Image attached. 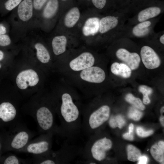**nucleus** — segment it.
<instances>
[{
  "label": "nucleus",
  "mask_w": 164,
  "mask_h": 164,
  "mask_svg": "<svg viewBox=\"0 0 164 164\" xmlns=\"http://www.w3.org/2000/svg\"><path fill=\"white\" fill-rule=\"evenodd\" d=\"M61 100L60 113L63 119L69 123L76 121L79 117V111L71 95L68 93L63 94Z\"/></svg>",
  "instance_id": "1"
},
{
  "label": "nucleus",
  "mask_w": 164,
  "mask_h": 164,
  "mask_svg": "<svg viewBox=\"0 0 164 164\" xmlns=\"http://www.w3.org/2000/svg\"><path fill=\"white\" fill-rule=\"evenodd\" d=\"M110 108L107 105H103L90 115L88 123L90 127L94 129L99 127L109 118Z\"/></svg>",
  "instance_id": "2"
},
{
  "label": "nucleus",
  "mask_w": 164,
  "mask_h": 164,
  "mask_svg": "<svg viewBox=\"0 0 164 164\" xmlns=\"http://www.w3.org/2000/svg\"><path fill=\"white\" fill-rule=\"evenodd\" d=\"M39 81V77L36 72L32 69L23 70L17 76L16 82L20 89H26L28 86L36 85Z\"/></svg>",
  "instance_id": "3"
},
{
  "label": "nucleus",
  "mask_w": 164,
  "mask_h": 164,
  "mask_svg": "<svg viewBox=\"0 0 164 164\" xmlns=\"http://www.w3.org/2000/svg\"><path fill=\"white\" fill-rule=\"evenodd\" d=\"M140 54L142 62L147 68L153 69L160 66V59L151 47L146 46H143L141 49Z\"/></svg>",
  "instance_id": "4"
},
{
  "label": "nucleus",
  "mask_w": 164,
  "mask_h": 164,
  "mask_svg": "<svg viewBox=\"0 0 164 164\" xmlns=\"http://www.w3.org/2000/svg\"><path fill=\"white\" fill-rule=\"evenodd\" d=\"M80 77L85 81L100 83L104 80L106 75L104 70L100 67L92 66L81 70Z\"/></svg>",
  "instance_id": "5"
},
{
  "label": "nucleus",
  "mask_w": 164,
  "mask_h": 164,
  "mask_svg": "<svg viewBox=\"0 0 164 164\" xmlns=\"http://www.w3.org/2000/svg\"><path fill=\"white\" fill-rule=\"evenodd\" d=\"M112 145L111 141L106 137L97 141L91 148L92 157L98 161L104 160L106 157V152L111 148Z\"/></svg>",
  "instance_id": "6"
},
{
  "label": "nucleus",
  "mask_w": 164,
  "mask_h": 164,
  "mask_svg": "<svg viewBox=\"0 0 164 164\" xmlns=\"http://www.w3.org/2000/svg\"><path fill=\"white\" fill-rule=\"evenodd\" d=\"M94 62L93 55L90 53L85 52L71 61L69 65L71 70L78 71L93 66Z\"/></svg>",
  "instance_id": "7"
},
{
  "label": "nucleus",
  "mask_w": 164,
  "mask_h": 164,
  "mask_svg": "<svg viewBox=\"0 0 164 164\" xmlns=\"http://www.w3.org/2000/svg\"><path fill=\"white\" fill-rule=\"evenodd\" d=\"M117 58L125 62L131 70H135L139 67L141 59L136 53H131L124 48L118 50L116 53Z\"/></svg>",
  "instance_id": "8"
},
{
  "label": "nucleus",
  "mask_w": 164,
  "mask_h": 164,
  "mask_svg": "<svg viewBox=\"0 0 164 164\" xmlns=\"http://www.w3.org/2000/svg\"><path fill=\"white\" fill-rule=\"evenodd\" d=\"M36 117L39 126L43 130L47 131L52 127L53 117L48 108L42 107L39 108L37 111Z\"/></svg>",
  "instance_id": "9"
},
{
  "label": "nucleus",
  "mask_w": 164,
  "mask_h": 164,
  "mask_svg": "<svg viewBox=\"0 0 164 164\" xmlns=\"http://www.w3.org/2000/svg\"><path fill=\"white\" fill-rule=\"evenodd\" d=\"M32 0H23L19 5L17 13L20 19L23 21L29 20L33 14Z\"/></svg>",
  "instance_id": "10"
},
{
  "label": "nucleus",
  "mask_w": 164,
  "mask_h": 164,
  "mask_svg": "<svg viewBox=\"0 0 164 164\" xmlns=\"http://www.w3.org/2000/svg\"><path fill=\"white\" fill-rule=\"evenodd\" d=\"M16 115L15 107L9 102H3L0 104V119L5 122L13 120Z\"/></svg>",
  "instance_id": "11"
},
{
  "label": "nucleus",
  "mask_w": 164,
  "mask_h": 164,
  "mask_svg": "<svg viewBox=\"0 0 164 164\" xmlns=\"http://www.w3.org/2000/svg\"><path fill=\"white\" fill-rule=\"evenodd\" d=\"M99 19L96 17L88 18L82 28V32L85 36H94L99 31Z\"/></svg>",
  "instance_id": "12"
},
{
  "label": "nucleus",
  "mask_w": 164,
  "mask_h": 164,
  "mask_svg": "<svg viewBox=\"0 0 164 164\" xmlns=\"http://www.w3.org/2000/svg\"><path fill=\"white\" fill-rule=\"evenodd\" d=\"M118 23L117 18L114 16L108 15L102 18L99 21V31L105 33L115 28Z\"/></svg>",
  "instance_id": "13"
},
{
  "label": "nucleus",
  "mask_w": 164,
  "mask_h": 164,
  "mask_svg": "<svg viewBox=\"0 0 164 164\" xmlns=\"http://www.w3.org/2000/svg\"><path fill=\"white\" fill-rule=\"evenodd\" d=\"M67 40L64 36H57L53 39L52 45L53 52L56 55L64 53L66 51Z\"/></svg>",
  "instance_id": "14"
},
{
  "label": "nucleus",
  "mask_w": 164,
  "mask_h": 164,
  "mask_svg": "<svg viewBox=\"0 0 164 164\" xmlns=\"http://www.w3.org/2000/svg\"><path fill=\"white\" fill-rule=\"evenodd\" d=\"M29 138V135L26 132L20 131L13 138L11 143V146L16 149H22L26 145Z\"/></svg>",
  "instance_id": "15"
},
{
  "label": "nucleus",
  "mask_w": 164,
  "mask_h": 164,
  "mask_svg": "<svg viewBox=\"0 0 164 164\" xmlns=\"http://www.w3.org/2000/svg\"><path fill=\"white\" fill-rule=\"evenodd\" d=\"M111 70L113 74L124 78L129 77L132 73L131 69L127 65L118 62H114L112 64Z\"/></svg>",
  "instance_id": "16"
},
{
  "label": "nucleus",
  "mask_w": 164,
  "mask_h": 164,
  "mask_svg": "<svg viewBox=\"0 0 164 164\" xmlns=\"http://www.w3.org/2000/svg\"><path fill=\"white\" fill-rule=\"evenodd\" d=\"M49 146V143L47 141H41L29 144L27 146L26 150L29 153L40 154L48 151Z\"/></svg>",
  "instance_id": "17"
},
{
  "label": "nucleus",
  "mask_w": 164,
  "mask_h": 164,
  "mask_svg": "<svg viewBox=\"0 0 164 164\" xmlns=\"http://www.w3.org/2000/svg\"><path fill=\"white\" fill-rule=\"evenodd\" d=\"M80 15V12L77 7L72 8L65 16L64 19L65 26L68 28L73 27L78 21Z\"/></svg>",
  "instance_id": "18"
},
{
  "label": "nucleus",
  "mask_w": 164,
  "mask_h": 164,
  "mask_svg": "<svg viewBox=\"0 0 164 164\" xmlns=\"http://www.w3.org/2000/svg\"><path fill=\"white\" fill-rule=\"evenodd\" d=\"M161 12V9L157 7H151L141 11L138 15L139 22H141L155 17L158 15Z\"/></svg>",
  "instance_id": "19"
},
{
  "label": "nucleus",
  "mask_w": 164,
  "mask_h": 164,
  "mask_svg": "<svg viewBox=\"0 0 164 164\" xmlns=\"http://www.w3.org/2000/svg\"><path fill=\"white\" fill-rule=\"evenodd\" d=\"M58 7V0H48L43 9V17L46 19L52 18L56 13Z\"/></svg>",
  "instance_id": "20"
},
{
  "label": "nucleus",
  "mask_w": 164,
  "mask_h": 164,
  "mask_svg": "<svg viewBox=\"0 0 164 164\" xmlns=\"http://www.w3.org/2000/svg\"><path fill=\"white\" fill-rule=\"evenodd\" d=\"M35 47L36 50V56L39 60L43 63H48L50 60V57L46 48L39 43H36Z\"/></svg>",
  "instance_id": "21"
},
{
  "label": "nucleus",
  "mask_w": 164,
  "mask_h": 164,
  "mask_svg": "<svg viewBox=\"0 0 164 164\" xmlns=\"http://www.w3.org/2000/svg\"><path fill=\"white\" fill-rule=\"evenodd\" d=\"M151 25L149 21L141 22L135 26L132 29L133 34L137 37L143 36L147 35L149 32L148 27Z\"/></svg>",
  "instance_id": "22"
},
{
  "label": "nucleus",
  "mask_w": 164,
  "mask_h": 164,
  "mask_svg": "<svg viewBox=\"0 0 164 164\" xmlns=\"http://www.w3.org/2000/svg\"><path fill=\"white\" fill-rule=\"evenodd\" d=\"M127 150L128 159L130 161H137L141 155L140 150L132 145H128Z\"/></svg>",
  "instance_id": "23"
},
{
  "label": "nucleus",
  "mask_w": 164,
  "mask_h": 164,
  "mask_svg": "<svg viewBox=\"0 0 164 164\" xmlns=\"http://www.w3.org/2000/svg\"><path fill=\"white\" fill-rule=\"evenodd\" d=\"M164 149L160 147L158 145L155 144L152 146L150 152L152 156L155 160L159 162H163Z\"/></svg>",
  "instance_id": "24"
},
{
  "label": "nucleus",
  "mask_w": 164,
  "mask_h": 164,
  "mask_svg": "<svg viewBox=\"0 0 164 164\" xmlns=\"http://www.w3.org/2000/svg\"><path fill=\"white\" fill-rule=\"evenodd\" d=\"M125 99L128 102L139 109L143 110L145 108L140 99L135 97L131 93H128L126 95Z\"/></svg>",
  "instance_id": "25"
},
{
  "label": "nucleus",
  "mask_w": 164,
  "mask_h": 164,
  "mask_svg": "<svg viewBox=\"0 0 164 164\" xmlns=\"http://www.w3.org/2000/svg\"><path fill=\"white\" fill-rule=\"evenodd\" d=\"M138 90L143 95V102L146 104H149L150 102L149 95L153 91L152 89L150 87L145 85H141L138 88Z\"/></svg>",
  "instance_id": "26"
},
{
  "label": "nucleus",
  "mask_w": 164,
  "mask_h": 164,
  "mask_svg": "<svg viewBox=\"0 0 164 164\" xmlns=\"http://www.w3.org/2000/svg\"><path fill=\"white\" fill-rule=\"evenodd\" d=\"M142 115V112L133 107L130 108L128 114V118L137 121L141 118Z\"/></svg>",
  "instance_id": "27"
},
{
  "label": "nucleus",
  "mask_w": 164,
  "mask_h": 164,
  "mask_svg": "<svg viewBox=\"0 0 164 164\" xmlns=\"http://www.w3.org/2000/svg\"><path fill=\"white\" fill-rule=\"evenodd\" d=\"M22 0H8L5 4V9L11 11L19 5Z\"/></svg>",
  "instance_id": "28"
},
{
  "label": "nucleus",
  "mask_w": 164,
  "mask_h": 164,
  "mask_svg": "<svg viewBox=\"0 0 164 164\" xmlns=\"http://www.w3.org/2000/svg\"><path fill=\"white\" fill-rule=\"evenodd\" d=\"M136 132L138 135L141 137H144L149 136L153 132V130L146 131L141 127H138L136 129Z\"/></svg>",
  "instance_id": "29"
},
{
  "label": "nucleus",
  "mask_w": 164,
  "mask_h": 164,
  "mask_svg": "<svg viewBox=\"0 0 164 164\" xmlns=\"http://www.w3.org/2000/svg\"><path fill=\"white\" fill-rule=\"evenodd\" d=\"M11 41L9 36L7 35H0V46H6L9 45Z\"/></svg>",
  "instance_id": "30"
},
{
  "label": "nucleus",
  "mask_w": 164,
  "mask_h": 164,
  "mask_svg": "<svg viewBox=\"0 0 164 164\" xmlns=\"http://www.w3.org/2000/svg\"><path fill=\"white\" fill-rule=\"evenodd\" d=\"M18 158L15 155H10L7 157L4 162V164H19L20 163Z\"/></svg>",
  "instance_id": "31"
},
{
  "label": "nucleus",
  "mask_w": 164,
  "mask_h": 164,
  "mask_svg": "<svg viewBox=\"0 0 164 164\" xmlns=\"http://www.w3.org/2000/svg\"><path fill=\"white\" fill-rule=\"evenodd\" d=\"M47 0H33V7L36 10L40 9L44 5Z\"/></svg>",
  "instance_id": "32"
},
{
  "label": "nucleus",
  "mask_w": 164,
  "mask_h": 164,
  "mask_svg": "<svg viewBox=\"0 0 164 164\" xmlns=\"http://www.w3.org/2000/svg\"><path fill=\"white\" fill-rule=\"evenodd\" d=\"M107 0H92L93 5L97 8L102 9L105 6Z\"/></svg>",
  "instance_id": "33"
},
{
  "label": "nucleus",
  "mask_w": 164,
  "mask_h": 164,
  "mask_svg": "<svg viewBox=\"0 0 164 164\" xmlns=\"http://www.w3.org/2000/svg\"><path fill=\"white\" fill-rule=\"evenodd\" d=\"M114 116L117 127L120 128H121L125 124V119L121 115H119Z\"/></svg>",
  "instance_id": "34"
},
{
  "label": "nucleus",
  "mask_w": 164,
  "mask_h": 164,
  "mask_svg": "<svg viewBox=\"0 0 164 164\" xmlns=\"http://www.w3.org/2000/svg\"><path fill=\"white\" fill-rule=\"evenodd\" d=\"M138 161V162L137 164H145L147 163L148 161V158L146 155H141Z\"/></svg>",
  "instance_id": "35"
},
{
  "label": "nucleus",
  "mask_w": 164,
  "mask_h": 164,
  "mask_svg": "<svg viewBox=\"0 0 164 164\" xmlns=\"http://www.w3.org/2000/svg\"><path fill=\"white\" fill-rule=\"evenodd\" d=\"M109 125L113 128H115L117 127L114 116H111L109 121Z\"/></svg>",
  "instance_id": "36"
},
{
  "label": "nucleus",
  "mask_w": 164,
  "mask_h": 164,
  "mask_svg": "<svg viewBox=\"0 0 164 164\" xmlns=\"http://www.w3.org/2000/svg\"><path fill=\"white\" fill-rule=\"evenodd\" d=\"M123 136L125 139L130 141L133 140L134 139L132 133L129 132L124 134Z\"/></svg>",
  "instance_id": "37"
},
{
  "label": "nucleus",
  "mask_w": 164,
  "mask_h": 164,
  "mask_svg": "<svg viewBox=\"0 0 164 164\" xmlns=\"http://www.w3.org/2000/svg\"><path fill=\"white\" fill-rule=\"evenodd\" d=\"M40 163L41 164H54L55 163V162L53 160L48 159L41 162Z\"/></svg>",
  "instance_id": "38"
},
{
  "label": "nucleus",
  "mask_w": 164,
  "mask_h": 164,
  "mask_svg": "<svg viewBox=\"0 0 164 164\" xmlns=\"http://www.w3.org/2000/svg\"><path fill=\"white\" fill-rule=\"evenodd\" d=\"M6 32V28L2 25H0V35L5 34Z\"/></svg>",
  "instance_id": "39"
},
{
  "label": "nucleus",
  "mask_w": 164,
  "mask_h": 164,
  "mask_svg": "<svg viewBox=\"0 0 164 164\" xmlns=\"http://www.w3.org/2000/svg\"><path fill=\"white\" fill-rule=\"evenodd\" d=\"M134 129V125L132 123L130 124L128 126V132L132 133Z\"/></svg>",
  "instance_id": "40"
},
{
  "label": "nucleus",
  "mask_w": 164,
  "mask_h": 164,
  "mask_svg": "<svg viewBox=\"0 0 164 164\" xmlns=\"http://www.w3.org/2000/svg\"><path fill=\"white\" fill-rule=\"evenodd\" d=\"M158 145L161 148L164 149V142L163 141H159L158 143Z\"/></svg>",
  "instance_id": "41"
},
{
  "label": "nucleus",
  "mask_w": 164,
  "mask_h": 164,
  "mask_svg": "<svg viewBox=\"0 0 164 164\" xmlns=\"http://www.w3.org/2000/svg\"><path fill=\"white\" fill-rule=\"evenodd\" d=\"M160 122L163 126L164 125V117L163 116H161L160 118Z\"/></svg>",
  "instance_id": "42"
},
{
  "label": "nucleus",
  "mask_w": 164,
  "mask_h": 164,
  "mask_svg": "<svg viewBox=\"0 0 164 164\" xmlns=\"http://www.w3.org/2000/svg\"><path fill=\"white\" fill-rule=\"evenodd\" d=\"M160 41L161 43L164 44V35H162L160 38Z\"/></svg>",
  "instance_id": "43"
},
{
  "label": "nucleus",
  "mask_w": 164,
  "mask_h": 164,
  "mask_svg": "<svg viewBox=\"0 0 164 164\" xmlns=\"http://www.w3.org/2000/svg\"><path fill=\"white\" fill-rule=\"evenodd\" d=\"M4 57V54L3 52L0 50V60H2Z\"/></svg>",
  "instance_id": "44"
},
{
  "label": "nucleus",
  "mask_w": 164,
  "mask_h": 164,
  "mask_svg": "<svg viewBox=\"0 0 164 164\" xmlns=\"http://www.w3.org/2000/svg\"><path fill=\"white\" fill-rule=\"evenodd\" d=\"M164 107H163L161 110V113H163L164 112Z\"/></svg>",
  "instance_id": "45"
},
{
  "label": "nucleus",
  "mask_w": 164,
  "mask_h": 164,
  "mask_svg": "<svg viewBox=\"0 0 164 164\" xmlns=\"http://www.w3.org/2000/svg\"><path fill=\"white\" fill-rule=\"evenodd\" d=\"M90 164H96L94 162H89Z\"/></svg>",
  "instance_id": "46"
},
{
  "label": "nucleus",
  "mask_w": 164,
  "mask_h": 164,
  "mask_svg": "<svg viewBox=\"0 0 164 164\" xmlns=\"http://www.w3.org/2000/svg\"><path fill=\"white\" fill-rule=\"evenodd\" d=\"M1 143L0 142V152L1 149Z\"/></svg>",
  "instance_id": "47"
},
{
  "label": "nucleus",
  "mask_w": 164,
  "mask_h": 164,
  "mask_svg": "<svg viewBox=\"0 0 164 164\" xmlns=\"http://www.w3.org/2000/svg\"><path fill=\"white\" fill-rule=\"evenodd\" d=\"M1 64H0V68H1Z\"/></svg>",
  "instance_id": "48"
},
{
  "label": "nucleus",
  "mask_w": 164,
  "mask_h": 164,
  "mask_svg": "<svg viewBox=\"0 0 164 164\" xmlns=\"http://www.w3.org/2000/svg\"><path fill=\"white\" fill-rule=\"evenodd\" d=\"M63 0V1H66V0Z\"/></svg>",
  "instance_id": "49"
},
{
  "label": "nucleus",
  "mask_w": 164,
  "mask_h": 164,
  "mask_svg": "<svg viewBox=\"0 0 164 164\" xmlns=\"http://www.w3.org/2000/svg\"></svg>",
  "instance_id": "50"
}]
</instances>
